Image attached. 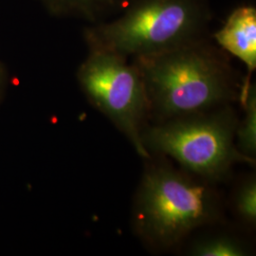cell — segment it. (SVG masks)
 Listing matches in <instances>:
<instances>
[{
	"label": "cell",
	"instance_id": "obj_1",
	"mask_svg": "<svg viewBox=\"0 0 256 256\" xmlns=\"http://www.w3.org/2000/svg\"><path fill=\"white\" fill-rule=\"evenodd\" d=\"M131 61L142 75L149 117L155 122L240 102L245 77L210 37Z\"/></svg>",
	"mask_w": 256,
	"mask_h": 256
},
{
	"label": "cell",
	"instance_id": "obj_2",
	"mask_svg": "<svg viewBox=\"0 0 256 256\" xmlns=\"http://www.w3.org/2000/svg\"><path fill=\"white\" fill-rule=\"evenodd\" d=\"M134 198L132 226L148 247L170 250L194 230L220 222L223 206L209 182L162 158H147Z\"/></svg>",
	"mask_w": 256,
	"mask_h": 256
},
{
	"label": "cell",
	"instance_id": "obj_3",
	"mask_svg": "<svg viewBox=\"0 0 256 256\" xmlns=\"http://www.w3.org/2000/svg\"><path fill=\"white\" fill-rule=\"evenodd\" d=\"M210 0H130L113 18L84 30L88 50L129 60L164 54L210 37Z\"/></svg>",
	"mask_w": 256,
	"mask_h": 256
},
{
	"label": "cell",
	"instance_id": "obj_4",
	"mask_svg": "<svg viewBox=\"0 0 256 256\" xmlns=\"http://www.w3.org/2000/svg\"><path fill=\"white\" fill-rule=\"evenodd\" d=\"M238 115L230 106L147 126L142 142L152 154L168 156L183 170L214 183L238 162L256 164L236 144Z\"/></svg>",
	"mask_w": 256,
	"mask_h": 256
},
{
	"label": "cell",
	"instance_id": "obj_5",
	"mask_svg": "<svg viewBox=\"0 0 256 256\" xmlns=\"http://www.w3.org/2000/svg\"><path fill=\"white\" fill-rule=\"evenodd\" d=\"M77 81L86 99L126 137L144 158L151 154L142 142L149 106L137 66L119 54L88 50L77 70Z\"/></svg>",
	"mask_w": 256,
	"mask_h": 256
},
{
	"label": "cell",
	"instance_id": "obj_6",
	"mask_svg": "<svg viewBox=\"0 0 256 256\" xmlns=\"http://www.w3.org/2000/svg\"><path fill=\"white\" fill-rule=\"evenodd\" d=\"M212 37L224 52L245 64L248 70L245 80L252 82V72L256 68V8L252 6L236 8Z\"/></svg>",
	"mask_w": 256,
	"mask_h": 256
},
{
	"label": "cell",
	"instance_id": "obj_7",
	"mask_svg": "<svg viewBox=\"0 0 256 256\" xmlns=\"http://www.w3.org/2000/svg\"><path fill=\"white\" fill-rule=\"evenodd\" d=\"M59 18L79 19L88 25L101 23L119 14L130 0H36Z\"/></svg>",
	"mask_w": 256,
	"mask_h": 256
},
{
	"label": "cell",
	"instance_id": "obj_8",
	"mask_svg": "<svg viewBox=\"0 0 256 256\" xmlns=\"http://www.w3.org/2000/svg\"><path fill=\"white\" fill-rule=\"evenodd\" d=\"M241 106L245 112L244 118L238 120L236 131V144L241 154L252 160H256V92L254 84H252Z\"/></svg>",
	"mask_w": 256,
	"mask_h": 256
},
{
	"label": "cell",
	"instance_id": "obj_9",
	"mask_svg": "<svg viewBox=\"0 0 256 256\" xmlns=\"http://www.w3.org/2000/svg\"><path fill=\"white\" fill-rule=\"evenodd\" d=\"M189 252L194 256H244L248 248L238 238L221 234L196 240Z\"/></svg>",
	"mask_w": 256,
	"mask_h": 256
},
{
	"label": "cell",
	"instance_id": "obj_10",
	"mask_svg": "<svg viewBox=\"0 0 256 256\" xmlns=\"http://www.w3.org/2000/svg\"><path fill=\"white\" fill-rule=\"evenodd\" d=\"M234 209L238 218L248 227L256 223V176H250L239 184L234 196Z\"/></svg>",
	"mask_w": 256,
	"mask_h": 256
},
{
	"label": "cell",
	"instance_id": "obj_11",
	"mask_svg": "<svg viewBox=\"0 0 256 256\" xmlns=\"http://www.w3.org/2000/svg\"><path fill=\"white\" fill-rule=\"evenodd\" d=\"M8 84H9V75H8L7 68L0 61V101L3 97V95L5 94Z\"/></svg>",
	"mask_w": 256,
	"mask_h": 256
}]
</instances>
